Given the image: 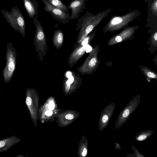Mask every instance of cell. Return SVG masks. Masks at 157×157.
I'll list each match as a JSON object with an SVG mask.
<instances>
[{
	"label": "cell",
	"mask_w": 157,
	"mask_h": 157,
	"mask_svg": "<svg viewBox=\"0 0 157 157\" xmlns=\"http://www.w3.org/2000/svg\"><path fill=\"white\" fill-rule=\"evenodd\" d=\"M111 10L108 8L95 15L87 11L78 20L75 31L80 29L76 38L74 47L81 44L88 34L97 26L108 15Z\"/></svg>",
	"instance_id": "1"
},
{
	"label": "cell",
	"mask_w": 157,
	"mask_h": 157,
	"mask_svg": "<svg viewBox=\"0 0 157 157\" xmlns=\"http://www.w3.org/2000/svg\"><path fill=\"white\" fill-rule=\"evenodd\" d=\"M1 12L5 20L14 30L24 37L25 35V19L18 6L12 7L10 11L2 9Z\"/></svg>",
	"instance_id": "2"
},
{
	"label": "cell",
	"mask_w": 157,
	"mask_h": 157,
	"mask_svg": "<svg viewBox=\"0 0 157 157\" xmlns=\"http://www.w3.org/2000/svg\"><path fill=\"white\" fill-rule=\"evenodd\" d=\"M140 15L139 10H133L124 15L114 16L104 27L103 31L113 32L125 27Z\"/></svg>",
	"instance_id": "3"
},
{
	"label": "cell",
	"mask_w": 157,
	"mask_h": 157,
	"mask_svg": "<svg viewBox=\"0 0 157 157\" xmlns=\"http://www.w3.org/2000/svg\"><path fill=\"white\" fill-rule=\"evenodd\" d=\"M38 15L33 18L36 31L34 35L33 44L35 50L37 53L38 58L42 62L44 57L46 55V52L48 50L45 33L41 23L37 19Z\"/></svg>",
	"instance_id": "4"
},
{
	"label": "cell",
	"mask_w": 157,
	"mask_h": 157,
	"mask_svg": "<svg viewBox=\"0 0 157 157\" xmlns=\"http://www.w3.org/2000/svg\"><path fill=\"white\" fill-rule=\"evenodd\" d=\"M6 63L2 70V75L6 83L10 81L15 69L17 61V52L12 43L9 41L6 44Z\"/></svg>",
	"instance_id": "5"
},
{
	"label": "cell",
	"mask_w": 157,
	"mask_h": 157,
	"mask_svg": "<svg viewBox=\"0 0 157 157\" xmlns=\"http://www.w3.org/2000/svg\"><path fill=\"white\" fill-rule=\"evenodd\" d=\"M42 1L45 6L44 10L49 13L55 19L64 24L70 21V15L68 12L66 13L54 7L46 0Z\"/></svg>",
	"instance_id": "6"
},
{
	"label": "cell",
	"mask_w": 157,
	"mask_h": 157,
	"mask_svg": "<svg viewBox=\"0 0 157 157\" xmlns=\"http://www.w3.org/2000/svg\"><path fill=\"white\" fill-rule=\"evenodd\" d=\"M83 64L77 68V71L82 75L92 73L97 62L96 49L92 50Z\"/></svg>",
	"instance_id": "7"
},
{
	"label": "cell",
	"mask_w": 157,
	"mask_h": 157,
	"mask_svg": "<svg viewBox=\"0 0 157 157\" xmlns=\"http://www.w3.org/2000/svg\"><path fill=\"white\" fill-rule=\"evenodd\" d=\"M82 78L78 74H76L74 71H68L65 73L63 83L65 90L68 92L71 87L77 86L82 83Z\"/></svg>",
	"instance_id": "8"
},
{
	"label": "cell",
	"mask_w": 157,
	"mask_h": 157,
	"mask_svg": "<svg viewBox=\"0 0 157 157\" xmlns=\"http://www.w3.org/2000/svg\"><path fill=\"white\" fill-rule=\"evenodd\" d=\"M87 46L82 43L74 47L68 59V64L71 68L77 63L87 51Z\"/></svg>",
	"instance_id": "9"
},
{
	"label": "cell",
	"mask_w": 157,
	"mask_h": 157,
	"mask_svg": "<svg viewBox=\"0 0 157 157\" xmlns=\"http://www.w3.org/2000/svg\"><path fill=\"white\" fill-rule=\"evenodd\" d=\"M85 0H73L70 3L68 7L71 10L70 20L77 19L79 17L80 13L85 8Z\"/></svg>",
	"instance_id": "10"
},
{
	"label": "cell",
	"mask_w": 157,
	"mask_h": 157,
	"mask_svg": "<svg viewBox=\"0 0 157 157\" xmlns=\"http://www.w3.org/2000/svg\"><path fill=\"white\" fill-rule=\"evenodd\" d=\"M24 7L30 18L38 15V4L36 0H23Z\"/></svg>",
	"instance_id": "11"
},
{
	"label": "cell",
	"mask_w": 157,
	"mask_h": 157,
	"mask_svg": "<svg viewBox=\"0 0 157 157\" xmlns=\"http://www.w3.org/2000/svg\"><path fill=\"white\" fill-rule=\"evenodd\" d=\"M21 141V139L15 135L0 140V152L8 150Z\"/></svg>",
	"instance_id": "12"
},
{
	"label": "cell",
	"mask_w": 157,
	"mask_h": 157,
	"mask_svg": "<svg viewBox=\"0 0 157 157\" xmlns=\"http://www.w3.org/2000/svg\"><path fill=\"white\" fill-rule=\"evenodd\" d=\"M148 3V23L157 22V0H150Z\"/></svg>",
	"instance_id": "13"
},
{
	"label": "cell",
	"mask_w": 157,
	"mask_h": 157,
	"mask_svg": "<svg viewBox=\"0 0 157 157\" xmlns=\"http://www.w3.org/2000/svg\"><path fill=\"white\" fill-rule=\"evenodd\" d=\"M63 32L61 29H57L54 32L52 37V43L57 49H59L63 46Z\"/></svg>",
	"instance_id": "14"
},
{
	"label": "cell",
	"mask_w": 157,
	"mask_h": 157,
	"mask_svg": "<svg viewBox=\"0 0 157 157\" xmlns=\"http://www.w3.org/2000/svg\"><path fill=\"white\" fill-rule=\"evenodd\" d=\"M54 7L67 13L69 8L60 0H46Z\"/></svg>",
	"instance_id": "15"
},
{
	"label": "cell",
	"mask_w": 157,
	"mask_h": 157,
	"mask_svg": "<svg viewBox=\"0 0 157 157\" xmlns=\"http://www.w3.org/2000/svg\"><path fill=\"white\" fill-rule=\"evenodd\" d=\"M146 75L149 78H156V75L153 72L148 71L146 72Z\"/></svg>",
	"instance_id": "16"
},
{
	"label": "cell",
	"mask_w": 157,
	"mask_h": 157,
	"mask_svg": "<svg viewBox=\"0 0 157 157\" xmlns=\"http://www.w3.org/2000/svg\"><path fill=\"white\" fill-rule=\"evenodd\" d=\"M129 111L128 109H126L124 111L123 114L122 116L124 117H127L129 114Z\"/></svg>",
	"instance_id": "17"
},
{
	"label": "cell",
	"mask_w": 157,
	"mask_h": 157,
	"mask_svg": "<svg viewBox=\"0 0 157 157\" xmlns=\"http://www.w3.org/2000/svg\"><path fill=\"white\" fill-rule=\"evenodd\" d=\"M147 138V136L145 135H141L140 136L137 138L139 141H142L145 140Z\"/></svg>",
	"instance_id": "18"
},
{
	"label": "cell",
	"mask_w": 157,
	"mask_h": 157,
	"mask_svg": "<svg viewBox=\"0 0 157 157\" xmlns=\"http://www.w3.org/2000/svg\"><path fill=\"white\" fill-rule=\"evenodd\" d=\"M122 38L119 35L117 36L115 38V40L117 42H120L122 40Z\"/></svg>",
	"instance_id": "19"
},
{
	"label": "cell",
	"mask_w": 157,
	"mask_h": 157,
	"mask_svg": "<svg viewBox=\"0 0 157 157\" xmlns=\"http://www.w3.org/2000/svg\"><path fill=\"white\" fill-rule=\"evenodd\" d=\"M54 104L53 101H51L50 102L49 105V109L52 110L54 109Z\"/></svg>",
	"instance_id": "20"
},
{
	"label": "cell",
	"mask_w": 157,
	"mask_h": 157,
	"mask_svg": "<svg viewBox=\"0 0 157 157\" xmlns=\"http://www.w3.org/2000/svg\"><path fill=\"white\" fill-rule=\"evenodd\" d=\"M65 118L66 119L68 120H71L73 119L74 117L73 115L71 114H67Z\"/></svg>",
	"instance_id": "21"
},
{
	"label": "cell",
	"mask_w": 157,
	"mask_h": 157,
	"mask_svg": "<svg viewBox=\"0 0 157 157\" xmlns=\"http://www.w3.org/2000/svg\"><path fill=\"white\" fill-rule=\"evenodd\" d=\"M108 119V117L107 115H104L102 118V121L104 123H105Z\"/></svg>",
	"instance_id": "22"
},
{
	"label": "cell",
	"mask_w": 157,
	"mask_h": 157,
	"mask_svg": "<svg viewBox=\"0 0 157 157\" xmlns=\"http://www.w3.org/2000/svg\"><path fill=\"white\" fill-rule=\"evenodd\" d=\"M45 114L48 116H51L52 114V112L51 110H47L45 112Z\"/></svg>",
	"instance_id": "23"
},
{
	"label": "cell",
	"mask_w": 157,
	"mask_h": 157,
	"mask_svg": "<svg viewBox=\"0 0 157 157\" xmlns=\"http://www.w3.org/2000/svg\"><path fill=\"white\" fill-rule=\"evenodd\" d=\"M87 154V150L86 148H84L82 155L83 156H85Z\"/></svg>",
	"instance_id": "24"
},
{
	"label": "cell",
	"mask_w": 157,
	"mask_h": 157,
	"mask_svg": "<svg viewBox=\"0 0 157 157\" xmlns=\"http://www.w3.org/2000/svg\"><path fill=\"white\" fill-rule=\"evenodd\" d=\"M154 38L156 41L157 40V32L156 31L154 34Z\"/></svg>",
	"instance_id": "25"
},
{
	"label": "cell",
	"mask_w": 157,
	"mask_h": 157,
	"mask_svg": "<svg viewBox=\"0 0 157 157\" xmlns=\"http://www.w3.org/2000/svg\"><path fill=\"white\" fill-rule=\"evenodd\" d=\"M144 1H145L146 2H147L148 1H149L150 0H144Z\"/></svg>",
	"instance_id": "26"
},
{
	"label": "cell",
	"mask_w": 157,
	"mask_h": 157,
	"mask_svg": "<svg viewBox=\"0 0 157 157\" xmlns=\"http://www.w3.org/2000/svg\"><path fill=\"white\" fill-rule=\"evenodd\" d=\"M86 1H87V0H85Z\"/></svg>",
	"instance_id": "27"
},
{
	"label": "cell",
	"mask_w": 157,
	"mask_h": 157,
	"mask_svg": "<svg viewBox=\"0 0 157 157\" xmlns=\"http://www.w3.org/2000/svg\"></svg>",
	"instance_id": "28"
}]
</instances>
